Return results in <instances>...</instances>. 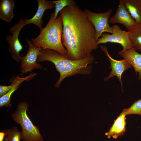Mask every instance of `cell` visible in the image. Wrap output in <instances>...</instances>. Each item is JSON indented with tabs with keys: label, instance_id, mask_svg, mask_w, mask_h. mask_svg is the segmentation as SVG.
<instances>
[{
	"label": "cell",
	"instance_id": "cell-7",
	"mask_svg": "<svg viewBox=\"0 0 141 141\" xmlns=\"http://www.w3.org/2000/svg\"><path fill=\"white\" fill-rule=\"evenodd\" d=\"M26 25L25 19L21 18L18 23L9 28L12 36L8 35L5 37L9 45V51L13 60L17 62L21 61L22 57L20 52L22 50L23 46L19 40V34L22 28Z\"/></svg>",
	"mask_w": 141,
	"mask_h": 141
},
{
	"label": "cell",
	"instance_id": "cell-5",
	"mask_svg": "<svg viewBox=\"0 0 141 141\" xmlns=\"http://www.w3.org/2000/svg\"><path fill=\"white\" fill-rule=\"evenodd\" d=\"M85 12L88 18L93 26L95 30V37L97 41L104 32L111 33L112 28L109 24L110 15L113 12L111 8L103 13H95L85 8Z\"/></svg>",
	"mask_w": 141,
	"mask_h": 141
},
{
	"label": "cell",
	"instance_id": "cell-8",
	"mask_svg": "<svg viewBox=\"0 0 141 141\" xmlns=\"http://www.w3.org/2000/svg\"><path fill=\"white\" fill-rule=\"evenodd\" d=\"M26 40L29 48L27 54L22 57L20 61V71L22 74L31 73L34 69H41L43 68L37 61L41 48L34 46L31 40L27 39Z\"/></svg>",
	"mask_w": 141,
	"mask_h": 141
},
{
	"label": "cell",
	"instance_id": "cell-4",
	"mask_svg": "<svg viewBox=\"0 0 141 141\" xmlns=\"http://www.w3.org/2000/svg\"><path fill=\"white\" fill-rule=\"evenodd\" d=\"M28 107L27 102L19 103L16 110L11 114L12 119L21 125L22 139L23 141H44L39 128L33 124L27 115Z\"/></svg>",
	"mask_w": 141,
	"mask_h": 141
},
{
	"label": "cell",
	"instance_id": "cell-21",
	"mask_svg": "<svg viewBox=\"0 0 141 141\" xmlns=\"http://www.w3.org/2000/svg\"><path fill=\"white\" fill-rule=\"evenodd\" d=\"M13 87L11 83L9 86H5L1 84L0 85V97H1L9 92Z\"/></svg>",
	"mask_w": 141,
	"mask_h": 141
},
{
	"label": "cell",
	"instance_id": "cell-20",
	"mask_svg": "<svg viewBox=\"0 0 141 141\" xmlns=\"http://www.w3.org/2000/svg\"><path fill=\"white\" fill-rule=\"evenodd\" d=\"M126 109V114H138L141 115V99L134 102L129 108Z\"/></svg>",
	"mask_w": 141,
	"mask_h": 141
},
{
	"label": "cell",
	"instance_id": "cell-11",
	"mask_svg": "<svg viewBox=\"0 0 141 141\" xmlns=\"http://www.w3.org/2000/svg\"><path fill=\"white\" fill-rule=\"evenodd\" d=\"M38 7L36 12L31 19H25L26 25L33 24L38 27L40 30L42 28L43 21L42 18L45 11L55 7L52 1L47 0H37Z\"/></svg>",
	"mask_w": 141,
	"mask_h": 141
},
{
	"label": "cell",
	"instance_id": "cell-15",
	"mask_svg": "<svg viewBox=\"0 0 141 141\" xmlns=\"http://www.w3.org/2000/svg\"><path fill=\"white\" fill-rule=\"evenodd\" d=\"M124 4L138 26H141V0H123Z\"/></svg>",
	"mask_w": 141,
	"mask_h": 141
},
{
	"label": "cell",
	"instance_id": "cell-14",
	"mask_svg": "<svg viewBox=\"0 0 141 141\" xmlns=\"http://www.w3.org/2000/svg\"><path fill=\"white\" fill-rule=\"evenodd\" d=\"M118 54L133 67L135 72L139 74L138 80H141V54L133 48L122 50L118 52Z\"/></svg>",
	"mask_w": 141,
	"mask_h": 141
},
{
	"label": "cell",
	"instance_id": "cell-9",
	"mask_svg": "<svg viewBox=\"0 0 141 141\" xmlns=\"http://www.w3.org/2000/svg\"><path fill=\"white\" fill-rule=\"evenodd\" d=\"M101 50L104 52L109 60L110 63V67L111 71L109 75L104 79L107 81L110 78L116 76L120 81L122 88V82L121 79L122 75L124 71L127 69L132 67V66L126 59L118 60L113 58L109 55L107 47L101 45L100 46Z\"/></svg>",
	"mask_w": 141,
	"mask_h": 141
},
{
	"label": "cell",
	"instance_id": "cell-18",
	"mask_svg": "<svg viewBox=\"0 0 141 141\" xmlns=\"http://www.w3.org/2000/svg\"><path fill=\"white\" fill-rule=\"evenodd\" d=\"M4 131L6 133L4 141H20L22 139L21 132L16 126L5 129Z\"/></svg>",
	"mask_w": 141,
	"mask_h": 141
},
{
	"label": "cell",
	"instance_id": "cell-12",
	"mask_svg": "<svg viewBox=\"0 0 141 141\" xmlns=\"http://www.w3.org/2000/svg\"><path fill=\"white\" fill-rule=\"evenodd\" d=\"M126 109H124L116 119L114 121L113 124L109 130L105 133V135L108 138L111 137L116 139L118 137L122 136L126 130Z\"/></svg>",
	"mask_w": 141,
	"mask_h": 141
},
{
	"label": "cell",
	"instance_id": "cell-13",
	"mask_svg": "<svg viewBox=\"0 0 141 141\" xmlns=\"http://www.w3.org/2000/svg\"><path fill=\"white\" fill-rule=\"evenodd\" d=\"M36 75L35 73H31L24 77L21 78L19 75H17L13 78L11 80L13 87L7 93L0 97V107H11L12 105L10 98L13 93L18 89L20 84L23 82L32 79Z\"/></svg>",
	"mask_w": 141,
	"mask_h": 141
},
{
	"label": "cell",
	"instance_id": "cell-19",
	"mask_svg": "<svg viewBox=\"0 0 141 141\" xmlns=\"http://www.w3.org/2000/svg\"><path fill=\"white\" fill-rule=\"evenodd\" d=\"M53 3L55 5V10L54 19L57 18L58 14L66 6L76 3L73 0H58L52 1Z\"/></svg>",
	"mask_w": 141,
	"mask_h": 141
},
{
	"label": "cell",
	"instance_id": "cell-16",
	"mask_svg": "<svg viewBox=\"0 0 141 141\" xmlns=\"http://www.w3.org/2000/svg\"><path fill=\"white\" fill-rule=\"evenodd\" d=\"M15 2L13 0H1L0 2V18L10 23L14 17Z\"/></svg>",
	"mask_w": 141,
	"mask_h": 141
},
{
	"label": "cell",
	"instance_id": "cell-1",
	"mask_svg": "<svg viewBox=\"0 0 141 141\" xmlns=\"http://www.w3.org/2000/svg\"><path fill=\"white\" fill-rule=\"evenodd\" d=\"M60 14L63 23L62 42L66 48L67 57L79 60L90 56L99 45L95 28L85 12L76 3L65 7Z\"/></svg>",
	"mask_w": 141,
	"mask_h": 141
},
{
	"label": "cell",
	"instance_id": "cell-6",
	"mask_svg": "<svg viewBox=\"0 0 141 141\" xmlns=\"http://www.w3.org/2000/svg\"><path fill=\"white\" fill-rule=\"evenodd\" d=\"M111 27V33H103L97 41V44L99 45L109 42L117 43L122 45L123 50L133 49L128 31L122 30L117 25H114Z\"/></svg>",
	"mask_w": 141,
	"mask_h": 141
},
{
	"label": "cell",
	"instance_id": "cell-2",
	"mask_svg": "<svg viewBox=\"0 0 141 141\" xmlns=\"http://www.w3.org/2000/svg\"><path fill=\"white\" fill-rule=\"evenodd\" d=\"M95 60L92 54L79 60H71L59 52L49 49H41L38 56V62L49 61L52 63L60 73V77L55 85L59 87L66 78L77 74H90L91 72L93 63Z\"/></svg>",
	"mask_w": 141,
	"mask_h": 141
},
{
	"label": "cell",
	"instance_id": "cell-17",
	"mask_svg": "<svg viewBox=\"0 0 141 141\" xmlns=\"http://www.w3.org/2000/svg\"><path fill=\"white\" fill-rule=\"evenodd\" d=\"M133 48L141 52V26L128 31Z\"/></svg>",
	"mask_w": 141,
	"mask_h": 141
},
{
	"label": "cell",
	"instance_id": "cell-10",
	"mask_svg": "<svg viewBox=\"0 0 141 141\" xmlns=\"http://www.w3.org/2000/svg\"><path fill=\"white\" fill-rule=\"evenodd\" d=\"M109 23H119L124 25L128 31L136 28L138 25L125 7L123 0H120L114 15L110 18Z\"/></svg>",
	"mask_w": 141,
	"mask_h": 141
},
{
	"label": "cell",
	"instance_id": "cell-22",
	"mask_svg": "<svg viewBox=\"0 0 141 141\" xmlns=\"http://www.w3.org/2000/svg\"><path fill=\"white\" fill-rule=\"evenodd\" d=\"M5 135L6 133L4 131H2L0 132V141H3L4 140Z\"/></svg>",
	"mask_w": 141,
	"mask_h": 141
},
{
	"label": "cell",
	"instance_id": "cell-3",
	"mask_svg": "<svg viewBox=\"0 0 141 141\" xmlns=\"http://www.w3.org/2000/svg\"><path fill=\"white\" fill-rule=\"evenodd\" d=\"M55 12L51 14L50 19L45 26L40 30L36 37L32 38V44L36 47L49 49L57 51L67 56V52L63 46L62 40L63 23L60 15L56 19H54Z\"/></svg>",
	"mask_w": 141,
	"mask_h": 141
}]
</instances>
